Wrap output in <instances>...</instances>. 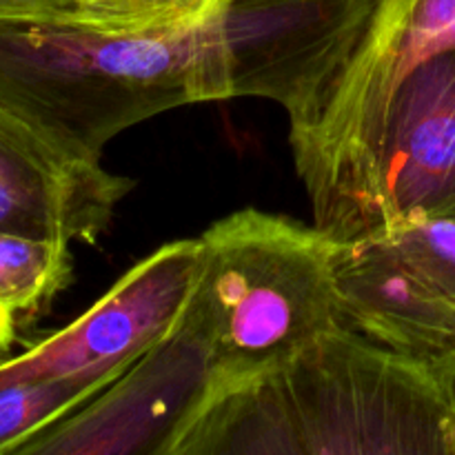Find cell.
<instances>
[{"label": "cell", "mask_w": 455, "mask_h": 455, "mask_svg": "<svg viewBox=\"0 0 455 455\" xmlns=\"http://www.w3.org/2000/svg\"><path fill=\"white\" fill-rule=\"evenodd\" d=\"M7 351H9V347L0 342V363H3V360H4V355H7Z\"/></svg>", "instance_id": "ac0fdd59"}, {"label": "cell", "mask_w": 455, "mask_h": 455, "mask_svg": "<svg viewBox=\"0 0 455 455\" xmlns=\"http://www.w3.org/2000/svg\"><path fill=\"white\" fill-rule=\"evenodd\" d=\"M69 278V243L0 231V309L13 320L38 311Z\"/></svg>", "instance_id": "8fae6325"}, {"label": "cell", "mask_w": 455, "mask_h": 455, "mask_svg": "<svg viewBox=\"0 0 455 455\" xmlns=\"http://www.w3.org/2000/svg\"><path fill=\"white\" fill-rule=\"evenodd\" d=\"M198 25L123 34L83 20L0 22V105L67 156L100 163L124 129L196 102Z\"/></svg>", "instance_id": "7a4b0ae2"}, {"label": "cell", "mask_w": 455, "mask_h": 455, "mask_svg": "<svg viewBox=\"0 0 455 455\" xmlns=\"http://www.w3.org/2000/svg\"><path fill=\"white\" fill-rule=\"evenodd\" d=\"M364 238L382 240L455 305V218H403Z\"/></svg>", "instance_id": "4fadbf2b"}, {"label": "cell", "mask_w": 455, "mask_h": 455, "mask_svg": "<svg viewBox=\"0 0 455 455\" xmlns=\"http://www.w3.org/2000/svg\"><path fill=\"white\" fill-rule=\"evenodd\" d=\"M133 180L67 156L0 105V231L93 243Z\"/></svg>", "instance_id": "9c48e42d"}, {"label": "cell", "mask_w": 455, "mask_h": 455, "mask_svg": "<svg viewBox=\"0 0 455 455\" xmlns=\"http://www.w3.org/2000/svg\"><path fill=\"white\" fill-rule=\"evenodd\" d=\"M213 382L207 345L178 320L163 342L96 398L36 434L16 453L172 455L212 398Z\"/></svg>", "instance_id": "52a82bcc"}, {"label": "cell", "mask_w": 455, "mask_h": 455, "mask_svg": "<svg viewBox=\"0 0 455 455\" xmlns=\"http://www.w3.org/2000/svg\"><path fill=\"white\" fill-rule=\"evenodd\" d=\"M447 49H455V0H378L345 74L315 118L289 136L320 229L336 234L358 196L398 84Z\"/></svg>", "instance_id": "5b68a950"}, {"label": "cell", "mask_w": 455, "mask_h": 455, "mask_svg": "<svg viewBox=\"0 0 455 455\" xmlns=\"http://www.w3.org/2000/svg\"><path fill=\"white\" fill-rule=\"evenodd\" d=\"M198 267L200 238L163 244L76 323L3 360L0 382L80 380L107 389L176 329Z\"/></svg>", "instance_id": "8992f818"}, {"label": "cell", "mask_w": 455, "mask_h": 455, "mask_svg": "<svg viewBox=\"0 0 455 455\" xmlns=\"http://www.w3.org/2000/svg\"><path fill=\"white\" fill-rule=\"evenodd\" d=\"M333 244L336 238L318 225L251 207L203 231L198 275L180 320L207 345L213 394L345 327Z\"/></svg>", "instance_id": "3957f363"}, {"label": "cell", "mask_w": 455, "mask_h": 455, "mask_svg": "<svg viewBox=\"0 0 455 455\" xmlns=\"http://www.w3.org/2000/svg\"><path fill=\"white\" fill-rule=\"evenodd\" d=\"M13 336H16V320H13L7 311L0 309V342L12 347Z\"/></svg>", "instance_id": "e0dca14e"}, {"label": "cell", "mask_w": 455, "mask_h": 455, "mask_svg": "<svg viewBox=\"0 0 455 455\" xmlns=\"http://www.w3.org/2000/svg\"><path fill=\"white\" fill-rule=\"evenodd\" d=\"M411 216L455 218V49L398 84L371 169L333 238L358 240Z\"/></svg>", "instance_id": "ba28073f"}, {"label": "cell", "mask_w": 455, "mask_h": 455, "mask_svg": "<svg viewBox=\"0 0 455 455\" xmlns=\"http://www.w3.org/2000/svg\"><path fill=\"white\" fill-rule=\"evenodd\" d=\"M84 0H0V22L80 20Z\"/></svg>", "instance_id": "9a60e30c"}, {"label": "cell", "mask_w": 455, "mask_h": 455, "mask_svg": "<svg viewBox=\"0 0 455 455\" xmlns=\"http://www.w3.org/2000/svg\"><path fill=\"white\" fill-rule=\"evenodd\" d=\"M435 371V376H438V382L440 387H443L444 395H447V403L449 407H451L453 416H455V349L451 354H447L444 358H440L438 363L431 364Z\"/></svg>", "instance_id": "2e32d148"}, {"label": "cell", "mask_w": 455, "mask_h": 455, "mask_svg": "<svg viewBox=\"0 0 455 455\" xmlns=\"http://www.w3.org/2000/svg\"><path fill=\"white\" fill-rule=\"evenodd\" d=\"M102 387L80 380L0 382V453H16L53 422L96 398Z\"/></svg>", "instance_id": "7c38bea8"}, {"label": "cell", "mask_w": 455, "mask_h": 455, "mask_svg": "<svg viewBox=\"0 0 455 455\" xmlns=\"http://www.w3.org/2000/svg\"><path fill=\"white\" fill-rule=\"evenodd\" d=\"M331 269L345 327L418 363L455 349V305L382 240H336Z\"/></svg>", "instance_id": "30bf717a"}, {"label": "cell", "mask_w": 455, "mask_h": 455, "mask_svg": "<svg viewBox=\"0 0 455 455\" xmlns=\"http://www.w3.org/2000/svg\"><path fill=\"white\" fill-rule=\"evenodd\" d=\"M455 455L434 367L349 327L209 398L172 455Z\"/></svg>", "instance_id": "6da1fadb"}, {"label": "cell", "mask_w": 455, "mask_h": 455, "mask_svg": "<svg viewBox=\"0 0 455 455\" xmlns=\"http://www.w3.org/2000/svg\"><path fill=\"white\" fill-rule=\"evenodd\" d=\"M227 0H84L80 20L123 34H176L200 25Z\"/></svg>", "instance_id": "5bb4252c"}, {"label": "cell", "mask_w": 455, "mask_h": 455, "mask_svg": "<svg viewBox=\"0 0 455 455\" xmlns=\"http://www.w3.org/2000/svg\"><path fill=\"white\" fill-rule=\"evenodd\" d=\"M378 0H227L198 25L196 102L267 98L309 124L358 52Z\"/></svg>", "instance_id": "277c9868"}]
</instances>
